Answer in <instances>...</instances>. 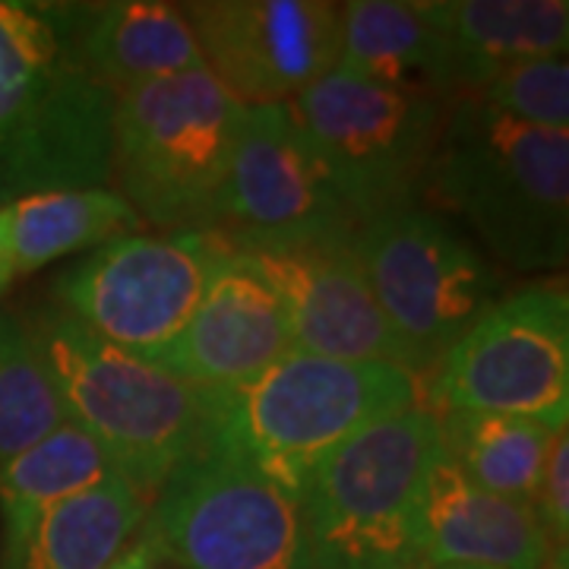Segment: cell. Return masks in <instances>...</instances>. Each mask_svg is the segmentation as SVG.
<instances>
[{
  "mask_svg": "<svg viewBox=\"0 0 569 569\" xmlns=\"http://www.w3.org/2000/svg\"><path fill=\"white\" fill-rule=\"evenodd\" d=\"M114 104L77 51L73 3L0 0V203L108 187Z\"/></svg>",
  "mask_w": 569,
  "mask_h": 569,
  "instance_id": "1",
  "label": "cell"
},
{
  "mask_svg": "<svg viewBox=\"0 0 569 569\" xmlns=\"http://www.w3.org/2000/svg\"><path fill=\"white\" fill-rule=\"evenodd\" d=\"M421 193L459 216L490 257L516 272L567 263L569 133L449 96Z\"/></svg>",
  "mask_w": 569,
  "mask_h": 569,
  "instance_id": "2",
  "label": "cell"
},
{
  "mask_svg": "<svg viewBox=\"0 0 569 569\" xmlns=\"http://www.w3.org/2000/svg\"><path fill=\"white\" fill-rule=\"evenodd\" d=\"M29 329L67 421L102 443L123 481L152 503L164 478L209 443L216 392L108 346L63 310L41 313Z\"/></svg>",
  "mask_w": 569,
  "mask_h": 569,
  "instance_id": "3",
  "label": "cell"
},
{
  "mask_svg": "<svg viewBox=\"0 0 569 569\" xmlns=\"http://www.w3.org/2000/svg\"><path fill=\"white\" fill-rule=\"evenodd\" d=\"M402 367L284 355L250 383L216 392L206 447L231 452L301 497L323 459L380 418L421 406Z\"/></svg>",
  "mask_w": 569,
  "mask_h": 569,
  "instance_id": "4",
  "label": "cell"
},
{
  "mask_svg": "<svg viewBox=\"0 0 569 569\" xmlns=\"http://www.w3.org/2000/svg\"><path fill=\"white\" fill-rule=\"evenodd\" d=\"M247 108L206 67L114 104L111 190L159 231L216 228Z\"/></svg>",
  "mask_w": 569,
  "mask_h": 569,
  "instance_id": "5",
  "label": "cell"
},
{
  "mask_svg": "<svg viewBox=\"0 0 569 569\" xmlns=\"http://www.w3.org/2000/svg\"><path fill=\"white\" fill-rule=\"evenodd\" d=\"M440 452L437 415L421 402L373 421L313 468L301 490L313 569L421 567L418 512Z\"/></svg>",
  "mask_w": 569,
  "mask_h": 569,
  "instance_id": "6",
  "label": "cell"
},
{
  "mask_svg": "<svg viewBox=\"0 0 569 569\" xmlns=\"http://www.w3.org/2000/svg\"><path fill=\"white\" fill-rule=\"evenodd\" d=\"M355 253L402 365L418 380L503 298L488 257L418 203L361 224Z\"/></svg>",
  "mask_w": 569,
  "mask_h": 569,
  "instance_id": "7",
  "label": "cell"
},
{
  "mask_svg": "<svg viewBox=\"0 0 569 569\" xmlns=\"http://www.w3.org/2000/svg\"><path fill=\"white\" fill-rule=\"evenodd\" d=\"M142 531L174 569H313L301 497L216 447L164 478Z\"/></svg>",
  "mask_w": 569,
  "mask_h": 569,
  "instance_id": "8",
  "label": "cell"
},
{
  "mask_svg": "<svg viewBox=\"0 0 569 569\" xmlns=\"http://www.w3.org/2000/svg\"><path fill=\"white\" fill-rule=\"evenodd\" d=\"M447 102L443 96L389 89L336 67L284 104L323 156L361 228L383 212L418 203Z\"/></svg>",
  "mask_w": 569,
  "mask_h": 569,
  "instance_id": "9",
  "label": "cell"
},
{
  "mask_svg": "<svg viewBox=\"0 0 569 569\" xmlns=\"http://www.w3.org/2000/svg\"><path fill=\"white\" fill-rule=\"evenodd\" d=\"M231 253L234 244L219 228L137 231L73 266L58 298L92 336L152 361L181 336Z\"/></svg>",
  "mask_w": 569,
  "mask_h": 569,
  "instance_id": "10",
  "label": "cell"
},
{
  "mask_svg": "<svg viewBox=\"0 0 569 569\" xmlns=\"http://www.w3.org/2000/svg\"><path fill=\"white\" fill-rule=\"evenodd\" d=\"M433 411L569 425V298L557 284L503 295L449 348L430 383Z\"/></svg>",
  "mask_w": 569,
  "mask_h": 569,
  "instance_id": "11",
  "label": "cell"
},
{
  "mask_svg": "<svg viewBox=\"0 0 569 569\" xmlns=\"http://www.w3.org/2000/svg\"><path fill=\"white\" fill-rule=\"evenodd\" d=\"M216 228L234 247L355 238L358 222L288 104L247 108Z\"/></svg>",
  "mask_w": 569,
  "mask_h": 569,
  "instance_id": "12",
  "label": "cell"
},
{
  "mask_svg": "<svg viewBox=\"0 0 569 569\" xmlns=\"http://www.w3.org/2000/svg\"><path fill=\"white\" fill-rule=\"evenodd\" d=\"M181 10L203 67L244 108L291 102L339 67V3L193 0Z\"/></svg>",
  "mask_w": 569,
  "mask_h": 569,
  "instance_id": "13",
  "label": "cell"
},
{
  "mask_svg": "<svg viewBox=\"0 0 569 569\" xmlns=\"http://www.w3.org/2000/svg\"><path fill=\"white\" fill-rule=\"evenodd\" d=\"M238 250H244L279 288L291 317L295 351L406 370L387 317L358 263L355 238Z\"/></svg>",
  "mask_w": 569,
  "mask_h": 569,
  "instance_id": "14",
  "label": "cell"
},
{
  "mask_svg": "<svg viewBox=\"0 0 569 569\" xmlns=\"http://www.w3.org/2000/svg\"><path fill=\"white\" fill-rule=\"evenodd\" d=\"M295 351L291 317L279 288L234 247L181 336L152 358L187 383L228 392Z\"/></svg>",
  "mask_w": 569,
  "mask_h": 569,
  "instance_id": "15",
  "label": "cell"
},
{
  "mask_svg": "<svg viewBox=\"0 0 569 569\" xmlns=\"http://www.w3.org/2000/svg\"><path fill=\"white\" fill-rule=\"evenodd\" d=\"M418 553L421 567L553 569V548L535 507L478 488L447 447L427 471Z\"/></svg>",
  "mask_w": 569,
  "mask_h": 569,
  "instance_id": "16",
  "label": "cell"
},
{
  "mask_svg": "<svg viewBox=\"0 0 569 569\" xmlns=\"http://www.w3.org/2000/svg\"><path fill=\"white\" fill-rule=\"evenodd\" d=\"M73 39L89 73L118 99L203 67L183 10L162 0L73 3Z\"/></svg>",
  "mask_w": 569,
  "mask_h": 569,
  "instance_id": "17",
  "label": "cell"
},
{
  "mask_svg": "<svg viewBox=\"0 0 569 569\" xmlns=\"http://www.w3.org/2000/svg\"><path fill=\"white\" fill-rule=\"evenodd\" d=\"M149 497L114 478L61 503L3 519L0 569H108L146 522Z\"/></svg>",
  "mask_w": 569,
  "mask_h": 569,
  "instance_id": "18",
  "label": "cell"
},
{
  "mask_svg": "<svg viewBox=\"0 0 569 569\" xmlns=\"http://www.w3.org/2000/svg\"><path fill=\"white\" fill-rule=\"evenodd\" d=\"M452 58L456 96H471L509 67L567 58V0H425Z\"/></svg>",
  "mask_w": 569,
  "mask_h": 569,
  "instance_id": "19",
  "label": "cell"
},
{
  "mask_svg": "<svg viewBox=\"0 0 569 569\" xmlns=\"http://www.w3.org/2000/svg\"><path fill=\"white\" fill-rule=\"evenodd\" d=\"M339 13V70L402 92L456 96L449 44L425 0H351Z\"/></svg>",
  "mask_w": 569,
  "mask_h": 569,
  "instance_id": "20",
  "label": "cell"
},
{
  "mask_svg": "<svg viewBox=\"0 0 569 569\" xmlns=\"http://www.w3.org/2000/svg\"><path fill=\"white\" fill-rule=\"evenodd\" d=\"M140 228L133 206L111 187L51 190L0 203V241L17 276L80 250H99Z\"/></svg>",
  "mask_w": 569,
  "mask_h": 569,
  "instance_id": "21",
  "label": "cell"
},
{
  "mask_svg": "<svg viewBox=\"0 0 569 569\" xmlns=\"http://www.w3.org/2000/svg\"><path fill=\"white\" fill-rule=\"evenodd\" d=\"M433 415L449 459L478 488L535 507L550 443L563 430H550L545 425L503 418V415H475V411H433Z\"/></svg>",
  "mask_w": 569,
  "mask_h": 569,
  "instance_id": "22",
  "label": "cell"
},
{
  "mask_svg": "<svg viewBox=\"0 0 569 569\" xmlns=\"http://www.w3.org/2000/svg\"><path fill=\"white\" fill-rule=\"evenodd\" d=\"M121 478L114 459L82 427L63 421L36 447L0 466V516L17 519L26 512L80 497Z\"/></svg>",
  "mask_w": 569,
  "mask_h": 569,
  "instance_id": "23",
  "label": "cell"
},
{
  "mask_svg": "<svg viewBox=\"0 0 569 569\" xmlns=\"http://www.w3.org/2000/svg\"><path fill=\"white\" fill-rule=\"evenodd\" d=\"M67 421L29 323L0 317V466Z\"/></svg>",
  "mask_w": 569,
  "mask_h": 569,
  "instance_id": "24",
  "label": "cell"
},
{
  "mask_svg": "<svg viewBox=\"0 0 569 569\" xmlns=\"http://www.w3.org/2000/svg\"><path fill=\"white\" fill-rule=\"evenodd\" d=\"M471 99L538 130L569 133V63L567 58L509 67L485 82Z\"/></svg>",
  "mask_w": 569,
  "mask_h": 569,
  "instance_id": "25",
  "label": "cell"
},
{
  "mask_svg": "<svg viewBox=\"0 0 569 569\" xmlns=\"http://www.w3.org/2000/svg\"><path fill=\"white\" fill-rule=\"evenodd\" d=\"M535 512L548 531L553 548V569H567L569 548V437L567 430L553 437L541 485L535 493Z\"/></svg>",
  "mask_w": 569,
  "mask_h": 569,
  "instance_id": "26",
  "label": "cell"
},
{
  "mask_svg": "<svg viewBox=\"0 0 569 569\" xmlns=\"http://www.w3.org/2000/svg\"><path fill=\"white\" fill-rule=\"evenodd\" d=\"M108 569H174L168 560H164L159 548L149 541V535L146 531H137V538L127 545V548L118 553V560L111 563Z\"/></svg>",
  "mask_w": 569,
  "mask_h": 569,
  "instance_id": "27",
  "label": "cell"
},
{
  "mask_svg": "<svg viewBox=\"0 0 569 569\" xmlns=\"http://www.w3.org/2000/svg\"><path fill=\"white\" fill-rule=\"evenodd\" d=\"M13 266H10V257H7V250H3V241H0V295H3V288L13 282Z\"/></svg>",
  "mask_w": 569,
  "mask_h": 569,
  "instance_id": "28",
  "label": "cell"
},
{
  "mask_svg": "<svg viewBox=\"0 0 569 569\" xmlns=\"http://www.w3.org/2000/svg\"><path fill=\"white\" fill-rule=\"evenodd\" d=\"M418 569H485V567H418Z\"/></svg>",
  "mask_w": 569,
  "mask_h": 569,
  "instance_id": "29",
  "label": "cell"
},
{
  "mask_svg": "<svg viewBox=\"0 0 569 569\" xmlns=\"http://www.w3.org/2000/svg\"><path fill=\"white\" fill-rule=\"evenodd\" d=\"M392 569H418V567H392Z\"/></svg>",
  "mask_w": 569,
  "mask_h": 569,
  "instance_id": "30",
  "label": "cell"
}]
</instances>
